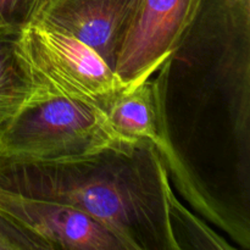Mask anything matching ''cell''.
Instances as JSON below:
<instances>
[{
	"mask_svg": "<svg viewBox=\"0 0 250 250\" xmlns=\"http://www.w3.org/2000/svg\"><path fill=\"white\" fill-rule=\"evenodd\" d=\"M0 188L72 205L104 225L126 250H175L173 195L155 144L119 141L95 153L53 161L0 156Z\"/></svg>",
	"mask_w": 250,
	"mask_h": 250,
	"instance_id": "obj_1",
	"label": "cell"
},
{
	"mask_svg": "<svg viewBox=\"0 0 250 250\" xmlns=\"http://www.w3.org/2000/svg\"><path fill=\"white\" fill-rule=\"evenodd\" d=\"M119 141L103 109L42 92L0 125V156L15 160L78 158Z\"/></svg>",
	"mask_w": 250,
	"mask_h": 250,
	"instance_id": "obj_2",
	"label": "cell"
},
{
	"mask_svg": "<svg viewBox=\"0 0 250 250\" xmlns=\"http://www.w3.org/2000/svg\"><path fill=\"white\" fill-rule=\"evenodd\" d=\"M19 51L36 92L105 110L122 89L114 70L90 46L37 20L21 28Z\"/></svg>",
	"mask_w": 250,
	"mask_h": 250,
	"instance_id": "obj_3",
	"label": "cell"
},
{
	"mask_svg": "<svg viewBox=\"0 0 250 250\" xmlns=\"http://www.w3.org/2000/svg\"><path fill=\"white\" fill-rule=\"evenodd\" d=\"M204 0H139L114 72L122 89L155 75L197 21Z\"/></svg>",
	"mask_w": 250,
	"mask_h": 250,
	"instance_id": "obj_4",
	"label": "cell"
},
{
	"mask_svg": "<svg viewBox=\"0 0 250 250\" xmlns=\"http://www.w3.org/2000/svg\"><path fill=\"white\" fill-rule=\"evenodd\" d=\"M0 212L54 249L126 250L120 239L72 205L0 188Z\"/></svg>",
	"mask_w": 250,
	"mask_h": 250,
	"instance_id": "obj_5",
	"label": "cell"
},
{
	"mask_svg": "<svg viewBox=\"0 0 250 250\" xmlns=\"http://www.w3.org/2000/svg\"><path fill=\"white\" fill-rule=\"evenodd\" d=\"M139 0H44L33 20L87 44L114 70Z\"/></svg>",
	"mask_w": 250,
	"mask_h": 250,
	"instance_id": "obj_6",
	"label": "cell"
},
{
	"mask_svg": "<svg viewBox=\"0 0 250 250\" xmlns=\"http://www.w3.org/2000/svg\"><path fill=\"white\" fill-rule=\"evenodd\" d=\"M104 111L120 139L151 142L161 148L166 134V114L160 76L117 92Z\"/></svg>",
	"mask_w": 250,
	"mask_h": 250,
	"instance_id": "obj_7",
	"label": "cell"
},
{
	"mask_svg": "<svg viewBox=\"0 0 250 250\" xmlns=\"http://www.w3.org/2000/svg\"><path fill=\"white\" fill-rule=\"evenodd\" d=\"M21 28L0 27V125L34 94L33 82L19 51Z\"/></svg>",
	"mask_w": 250,
	"mask_h": 250,
	"instance_id": "obj_8",
	"label": "cell"
},
{
	"mask_svg": "<svg viewBox=\"0 0 250 250\" xmlns=\"http://www.w3.org/2000/svg\"><path fill=\"white\" fill-rule=\"evenodd\" d=\"M50 250L43 241L0 212V250Z\"/></svg>",
	"mask_w": 250,
	"mask_h": 250,
	"instance_id": "obj_9",
	"label": "cell"
},
{
	"mask_svg": "<svg viewBox=\"0 0 250 250\" xmlns=\"http://www.w3.org/2000/svg\"><path fill=\"white\" fill-rule=\"evenodd\" d=\"M44 0H0V27L22 28L31 22Z\"/></svg>",
	"mask_w": 250,
	"mask_h": 250,
	"instance_id": "obj_10",
	"label": "cell"
}]
</instances>
